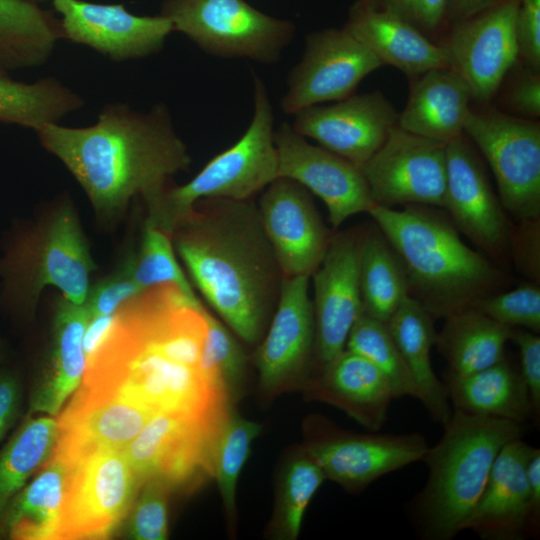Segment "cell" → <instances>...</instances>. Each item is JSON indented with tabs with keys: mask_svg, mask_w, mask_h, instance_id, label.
<instances>
[{
	"mask_svg": "<svg viewBox=\"0 0 540 540\" xmlns=\"http://www.w3.org/2000/svg\"><path fill=\"white\" fill-rule=\"evenodd\" d=\"M155 414L150 408L116 394L78 388L58 419L53 454L76 465L102 450L124 449Z\"/></svg>",
	"mask_w": 540,
	"mask_h": 540,
	"instance_id": "7402d4cb",
	"label": "cell"
},
{
	"mask_svg": "<svg viewBox=\"0 0 540 540\" xmlns=\"http://www.w3.org/2000/svg\"><path fill=\"white\" fill-rule=\"evenodd\" d=\"M261 426L238 415H228L217 439L213 476L218 483L224 508L230 521L234 520L236 488L239 475Z\"/></svg>",
	"mask_w": 540,
	"mask_h": 540,
	"instance_id": "74e56055",
	"label": "cell"
},
{
	"mask_svg": "<svg viewBox=\"0 0 540 540\" xmlns=\"http://www.w3.org/2000/svg\"><path fill=\"white\" fill-rule=\"evenodd\" d=\"M63 38L85 45L115 62L158 53L173 27L169 19L139 16L123 3L102 4L85 0H52Z\"/></svg>",
	"mask_w": 540,
	"mask_h": 540,
	"instance_id": "d6986e66",
	"label": "cell"
},
{
	"mask_svg": "<svg viewBox=\"0 0 540 540\" xmlns=\"http://www.w3.org/2000/svg\"><path fill=\"white\" fill-rule=\"evenodd\" d=\"M506 104L526 119L540 116V75L527 66L518 72L506 94Z\"/></svg>",
	"mask_w": 540,
	"mask_h": 540,
	"instance_id": "681fc988",
	"label": "cell"
},
{
	"mask_svg": "<svg viewBox=\"0 0 540 540\" xmlns=\"http://www.w3.org/2000/svg\"><path fill=\"white\" fill-rule=\"evenodd\" d=\"M518 55L525 65L540 70V0H518L516 12Z\"/></svg>",
	"mask_w": 540,
	"mask_h": 540,
	"instance_id": "7dc6e473",
	"label": "cell"
},
{
	"mask_svg": "<svg viewBox=\"0 0 540 540\" xmlns=\"http://www.w3.org/2000/svg\"><path fill=\"white\" fill-rule=\"evenodd\" d=\"M114 394L155 413L193 418L226 413L227 398L199 367L180 363L156 348L128 320L115 313L104 341Z\"/></svg>",
	"mask_w": 540,
	"mask_h": 540,
	"instance_id": "52a82bcc",
	"label": "cell"
},
{
	"mask_svg": "<svg viewBox=\"0 0 540 540\" xmlns=\"http://www.w3.org/2000/svg\"><path fill=\"white\" fill-rule=\"evenodd\" d=\"M464 135L484 156L499 200L518 220L540 218V125L495 109L471 110Z\"/></svg>",
	"mask_w": 540,
	"mask_h": 540,
	"instance_id": "9c48e42d",
	"label": "cell"
},
{
	"mask_svg": "<svg viewBox=\"0 0 540 540\" xmlns=\"http://www.w3.org/2000/svg\"><path fill=\"white\" fill-rule=\"evenodd\" d=\"M359 286L364 312L383 322L410 295L404 266L377 226L360 238Z\"/></svg>",
	"mask_w": 540,
	"mask_h": 540,
	"instance_id": "836d02e7",
	"label": "cell"
},
{
	"mask_svg": "<svg viewBox=\"0 0 540 540\" xmlns=\"http://www.w3.org/2000/svg\"><path fill=\"white\" fill-rule=\"evenodd\" d=\"M435 346L448 364V371L466 375L485 369L505 358L511 329L470 307L444 318Z\"/></svg>",
	"mask_w": 540,
	"mask_h": 540,
	"instance_id": "1f68e13d",
	"label": "cell"
},
{
	"mask_svg": "<svg viewBox=\"0 0 540 540\" xmlns=\"http://www.w3.org/2000/svg\"><path fill=\"white\" fill-rule=\"evenodd\" d=\"M4 357H5V347H4V344H3V342H2V340L0 338V362L3 361Z\"/></svg>",
	"mask_w": 540,
	"mask_h": 540,
	"instance_id": "11a10c76",
	"label": "cell"
},
{
	"mask_svg": "<svg viewBox=\"0 0 540 540\" xmlns=\"http://www.w3.org/2000/svg\"><path fill=\"white\" fill-rule=\"evenodd\" d=\"M534 450L521 437L502 447L461 531L471 530L484 540H521L531 534L527 463Z\"/></svg>",
	"mask_w": 540,
	"mask_h": 540,
	"instance_id": "cb8c5ba5",
	"label": "cell"
},
{
	"mask_svg": "<svg viewBox=\"0 0 540 540\" xmlns=\"http://www.w3.org/2000/svg\"><path fill=\"white\" fill-rule=\"evenodd\" d=\"M502 0H447L445 22L454 23L481 13Z\"/></svg>",
	"mask_w": 540,
	"mask_h": 540,
	"instance_id": "f5cc1de1",
	"label": "cell"
},
{
	"mask_svg": "<svg viewBox=\"0 0 540 540\" xmlns=\"http://www.w3.org/2000/svg\"><path fill=\"white\" fill-rule=\"evenodd\" d=\"M406 105L397 126L444 144L464 135L471 112V91L452 68H437L411 78Z\"/></svg>",
	"mask_w": 540,
	"mask_h": 540,
	"instance_id": "83f0119b",
	"label": "cell"
},
{
	"mask_svg": "<svg viewBox=\"0 0 540 540\" xmlns=\"http://www.w3.org/2000/svg\"><path fill=\"white\" fill-rule=\"evenodd\" d=\"M28 1H31V2H34V3H40V2H43V1H47V0H28ZM52 1V0H51Z\"/></svg>",
	"mask_w": 540,
	"mask_h": 540,
	"instance_id": "9f6ffc18",
	"label": "cell"
},
{
	"mask_svg": "<svg viewBox=\"0 0 540 540\" xmlns=\"http://www.w3.org/2000/svg\"><path fill=\"white\" fill-rule=\"evenodd\" d=\"M126 523V535L137 540H163L168 534L167 490L169 486L159 478H148Z\"/></svg>",
	"mask_w": 540,
	"mask_h": 540,
	"instance_id": "7bdbcfd3",
	"label": "cell"
},
{
	"mask_svg": "<svg viewBox=\"0 0 540 540\" xmlns=\"http://www.w3.org/2000/svg\"><path fill=\"white\" fill-rule=\"evenodd\" d=\"M518 0H502L469 18L452 23L442 44L450 68L468 85L472 99L488 103L517 61Z\"/></svg>",
	"mask_w": 540,
	"mask_h": 540,
	"instance_id": "2e32d148",
	"label": "cell"
},
{
	"mask_svg": "<svg viewBox=\"0 0 540 540\" xmlns=\"http://www.w3.org/2000/svg\"><path fill=\"white\" fill-rule=\"evenodd\" d=\"M434 320L424 306L409 295L385 323L411 373L417 400L432 419L443 426L453 408L444 383L432 367L431 349L437 337Z\"/></svg>",
	"mask_w": 540,
	"mask_h": 540,
	"instance_id": "f1b7e54d",
	"label": "cell"
},
{
	"mask_svg": "<svg viewBox=\"0 0 540 540\" xmlns=\"http://www.w3.org/2000/svg\"><path fill=\"white\" fill-rule=\"evenodd\" d=\"M442 427V437L422 459L429 473L413 504L416 525L429 540H451L461 532L498 453L523 432L521 424L454 409Z\"/></svg>",
	"mask_w": 540,
	"mask_h": 540,
	"instance_id": "277c9868",
	"label": "cell"
},
{
	"mask_svg": "<svg viewBox=\"0 0 540 540\" xmlns=\"http://www.w3.org/2000/svg\"><path fill=\"white\" fill-rule=\"evenodd\" d=\"M360 238L350 232L332 236L318 268L314 286V353L320 367L341 353L363 313L359 286Z\"/></svg>",
	"mask_w": 540,
	"mask_h": 540,
	"instance_id": "44dd1931",
	"label": "cell"
},
{
	"mask_svg": "<svg viewBox=\"0 0 540 540\" xmlns=\"http://www.w3.org/2000/svg\"><path fill=\"white\" fill-rule=\"evenodd\" d=\"M274 142L278 177L291 179L318 196L326 205L334 228L375 206L359 166L309 143L288 122L274 132Z\"/></svg>",
	"mask_w": 540,
	"mask_h": 540,
	"instance_id": "e0dca14e",
	"label": "cell"
},
{
	"mask_svg": "<svg viewBox=\"0 0 540 540\" xmlns=\"http://www.w3.org/2000/svg\"><path fill=\"white\" fill-rule=\"evenodd\" d=\"M306 453L326 479L360 492L378 478L422 461L428 444L419 433L355 434L326 420L315 423Z\"/></svg>",
	"mask_w": 540,
	"mask_h": 540,
	"instance_id": "4fadbf2b",
	"label": "cell"
},
{
	"mask_svg": "<svg viewBox=\"0 0 540 540\" xmlns=\"http://www.w3.org/2000/svg\"><path fill=\"white\" fill-rule=\"evenodd\" d=\"M383 66L345 28H325L307 35L300 61L291 69L281 100L286 114L354 94L360 82Z\"/></svg>",
	"mask_w": 540,
	"mask_h": 540,
	"instance_id": "5bb4252c",
	"label": "cell"
},
{
	"mask_svg": "<svg viewBox=\"0 0 540 540\" xmlns=\"http://www.w3.org/2000/svg\"><path fill=\"white\" fill-rule=\"evenodd\" d=\"M199 369L227 399L237 391L246 369V355L230 328L208 311Z\"/></svg>",
	"mask_w": 540,
	"mask_h": 540,
	"instance_id": "60d3db41",
	"label": "cell"
},
{
	"mask_svg": "<svg viewBox=\"0 0 540 540\" xmlns=\"http://www.w3.org/2000/svg\"><path fill=\"white\" fill-rule=\"evenodd\" d=\"M490 318L510 328L540 332V287L536 283L490 295L475 305Z\"/></svg>",
	"mask_w": 540,
	"mask_h": 540,
	"instance_id": "b9f144b4",
	"label": "cell"
},
{
	"mask_svg": "<svg viewBox=\"0 0 540 540\" xmlns=\"http://www.w3.org/2000/svg\"><path fill=\"white\" fill-rule=\"evenodd\" d=\"M58 422L41 416L24 421L0 451V518L29 478L52 456Z\"/></svg>",
	"mask_w": 540,
	"mask_h": 540,
	"instance_id": "e575fe53",
	"label": "cell"
},
{
	"mask_svg": "<svg viewBox=\"0 0 540 540\" xmlns=\"http://www.w3.org/2000/svg\"><path fill=\"white\" fill-rule=\"evenodd\" d=\"M443 383L454 410L523 424L534 419L527 386L520 370L505 358L466 375L446 371Z\"/></svg>",
	"mask_w": 540,
	"mask_h": 540,
	"instance_id": "f546056e",
	"label": "cell"
},
{
	"mask_svg": "<svg viewBox=\"0 0 540 540\" xmlns=\"http://www.w3.org/2000/svg\"><path fill=\"white\" fill-rule=\"evenodd\" d=\"M90 315L85 306L61 297L56 304L51 343L30 396L31 413L56 415L83 379V336Z\"/></svg>",
	"mask_w": 540,
	"mask_h": 540,
	"instance_id": "4316f807",
	"label": "cell"
},
{
	"mask_svg": "<svg viewBox=\"0 0 540 540\" xmlns=\"http://www.w3.org/2000/svg\"><path fill=\"white\" fill-rule=\"evenodd\" d=\"M140 485L121 450L83 458L74 466L55 539L107 538L129 512Z\"/></svg>",
	"mask_w": 540,
	"mask_h": 540,
	"instance_id": "30bf717a",
	"label": "cell"
},
{
	"mask_svg": "<svg viewBox=\"0 0 540 540\" xmlns=\"http://www.w3.org/2000/svg\"><path fill=\"white\" fill-rule=\"evenodd\" d=\"M293 115L291 125L297 133L361 167L397 126L399 113L381 91L374 90Z\"/></svg>",
	"mask_w": 540,
	"mask_h": 540,
	"instance_id": "ffe728a7",
	"label": "cell"
},
{
	"mask_svg": "<svg viewBox=\"0 0 540 540\" xmlns=\"http://www.w3.org/2000/svg\"><path fill=\"white\" fill-rule=\"evenodd\" d=\"M307 386L313 398L345 411L371 432L384 426L394 399L381 371L346 348L320 367Z\"/></svg>",
	"mask_w": 540,
	"mask_h": 540,
	"instance_id": "484cf974",
	"label": "cell"
},
{
	"mask_svg": "<svg viewBox=\"0 0 540 540\" xmlns=\"http://www.w3.org/2000/svg\"><path fill=\"white\" fill-rule=\"evenodd\" d=\"M22 390L18 375L9 368L0 369V441L14 425L21 405Z\"/></svg>",
	"mask_w": 540,
	"mask_h": 540,
	"instance_id": "f907efd6",
	"label": "cell"
},
{
	"mask_svg": "<svg viewBox=\"0 0 540 540\" xmlns=\"http://www.w3.org/2000/svg\"><path fill=\"white\" fill-rule=\"evenodd\" d=\"M132 274L131 256L114 273L90 286L85 306L90 318L114 315L125 302L141 293Z\"/></svg>",
	"mask_w": 540,
	"mask_h": 540,
	"instance_id": "ee69618b",
	"label": "cell"
},
{
	"mask_svg": "<svg viewBox=\"0 0 540 540\" xmlns=\"http://www.w3.org/2000/svg\"><path fill=\"white\" fill-rule=\"evenodd\" d=\"M76 209L61 200L38 221L17 227L5 240L0 258L1 304L16 316L33 314L42 291L55 287L83 305L95 270Z\"/></svg>",
	"mask_w": 540,
	"mask_h": 540,
	"instance_id": "5b68a950",
	"label": "cell"
},
{
	"mask_svg": "<svg viewBox=\"0 0 540 540\" xmlns=\"http://www.w3.org/2000/svg\"><path fill=\"white\" fill-rule=\"evenodd\" d=\"M405 20L430 38L444 25L447 0H360Z\"/></svg>",
	"mask_w": 540,
	"mask_h": 540,
	"instance_id": "f6af8a7d",
	"label": "cell"
},
{
	"mask_svg": "<svg viewBox=\"0 0 540 540\" xmlns=\"http://www.w3.org/2000/svg\"><path fill=\"white\" fill-rule=\"evenodd\" d=\"M310 276L283 277L268 332L254 360L262 389L274 394L304 372L315 344Z\"/></svg>",
	"mask_w": 540,
	"mask_h": 540,
	"instance_id": "603a6c76",
	"label": "cell"
},
{
	"mask_svg": "<svg viewBox=\"0 0 540 540\" xmlns=\"http://www.w3.org/2000/svg\"><path fill=\"white\" fill-rule=\"evenodd\" d=\"M345 28L383 65H391L413 78L426 71L450 67L447 49L410 23L386 11L355 0Z\"/></svg>",
	"mask_w": 540,
	"mask_h": 540,
	"instance_id": "d4e9b609",
	"label": "cell"
},
{
	"mask_svg": "<svg viewBox=\"0 0 540 540\" xmlns=\"http://www.w3.org/2000/svg\"><path fill=\"white\" fill-rule=\"evenodd\" d=\"M520 353V373L527 386L534 411V421L540 416V337L522 328H512L510 334Z\"/></svg>",
	"mask_w": 540,
	"mask_h": 540,
	"instance_id": "c3c4849f",
	"label": "cell"
},
{
	"mask_svg": "<svg viewBox=\"0 0 540 540\" xmlns=\"http://www.w3.org/2000/svg\"><path fill=\"white\" fill-rule=\"evenodd\" d=\"M540 218L519 220L509 237V256L533 283L539 284Z\"/></svg>",
	"mask_w": 540,
	"mask_h": 540,
	"instance_id": "bcb514c9",
	"label": "cell"
},
{
	"mask_svg": "<svg viewBox=\"0 0 540 540\" xmlns=\"http://www.w3.org/2000/svg\"><path fill=\"white\" fill-rule=\"evenodd\" d=\"M257 209L283 277H311L332 237L310 192L278 177L263 190Z\"/></svg>",
	"mask_w": 540,
	"mask_h": 540,
	"instance_id": "ac0fdd59",
	"label": "cell"
},
{
	"mask_svg": "<svg viewBox=\"0 0 540 540\" xmlns=\"http://www.w3.org/2000/svg\"><path fill=\"white\" fill-rule=\"evenodd\" d=\"M132 274L142 289L171 285L191 299H199L176 257L171 235L145 224L139 252L131 255Z\"/></svg>",
	"mask_w": 540,
	"mask_h": 540,
	"instance_id": "ab89813d",
	"label": "cell"
},
{
	"mask_svg": "<svg viewBox=\"0 0 540 540\" xmlns=\"http://www.w3.org/2000/svg\"><path fill=\"white\" fill-rule=\"evenodd\" d=\"M443 208L464 234L497 264L509 257L511 225L469 139L446 144V191Z\"/></svg>",
	"mask_w": 540,
	"mask_h": 540,
	"instance_id": "9a60e30c",
	"label": "cell"
},
{
	"mask_svg": "<svg viewBox=\"0 0 540 540\" xmlns=\"http://www.w3.org/2000/svg\"><path fill=\"white\" fill-rule=\"evenodd\" d=\"M345 348L363 356L381 371L394 399H417L411 373L385 322L363 311L349 333Z\"/></svg>",
	"mask_w": 540,
	"mask_h": 540,
	"instance_id": "d590c367",
	"label": "cell"
},
{
	"mask_svg": "<svg viewBox=\"0 0 540 540\" xmlns=\"http://www.w3.org/2000/svg\"><path fill=\"white\" fill-rule=\"evenodd\" d=\"M226 416L193 418L158 412L121 451L140 484L155 477L170 487L198 474L213 476L215 447Z\"/></svg>",
	"mask_w": 540,
	"mask_h": 540,
	"instance_id": "8fae6325",
	"label": "cell"
},
{
	"mask_svg": "<svg viewBox=\"0 0 540 540\" xmlns=\"http://www.w3.org/2000/svg\"><path fill=\"white\" fill-rule=\"evenodd\" d=\"M375 205L443 208L446 144L395 126L360 167Z\"/></svg>",
	"mask_w": 540,
	"mask_h": 540,
	"instance_id": "7c38bea8",
	"label": "cell"
},
{
	"mask_svg": "<svg viewBox=\"0 0 540 540\" xmlns=\"http://www.w3.org/2000/svg\"><path fill=\"white\" fill-rule=\"evenodd\" d=\"M74 466L52 454L4 511L0 536L18 540L55 539Z\"/></svg>",
	"mask_w": 540,
	"mask_h": 540,
	"instance_id": "4dcf8cb0",
	"label": "cell"
},
{
	"mask_svg": "<svg viewBox=\"0 0 540 540\" xmlns=\"http://www.w3.org/2000/svg\"><path fill=\"white\" fill-rule=\"evenodd\" d=\"M436 208L375 205L368 212L400 258L410 296L434 319L475 307L501 292L508 280L494 261L467 246Z\"/></svg>",
	"mask_w": 540,
	"mask_h": 540,
	"instance_id": "3957f363",
	"label": "cell"
},
{
	"mask_svg": "<svg viewBox=\"0 0 540 540\" xmlns=\"http://www.w3.org/2000/svg\"><path fill=\"white\" fill-rule=\"evenodd\" d=\"M42 147L80 184L97 215L114 218L130 200L144 201L191 165L187 146L164 103L139 112L121 102L106 104L86 127L47 124L36 131Z\"/></svg>",
	"mask_w": 540,
	"mask_h": 540,
	"instance_id": "6da1fadb",
	"label": "cell"
},
{
	"mask_svg": "<svg viewBox=\"0 0 540 540\" xmlns=\"http://www.w3.org/2000/svg\"><path fill=\"white\" fill-rule=\"evenodd\" d=\"M114 315L97 316L89 319L83 336L85 358L90 357L107 335Z\"/></svg>",
	"mask_w": 540,
	"mask_h": 540,
	"instance_id": "db71d44e",
	"label": "cell"
},
{
	"mask_svg": "<svg viewBox=\"0 0 540 540\" xmlns=\"http://www.w3.org/2000/svg\"><path fill=\"white\" fill-rule=\"evenodd\" d=\"M527 479L531 495V534L536 535L540 523V449L535 448L527 463Z\"/></svg>",
	"mask_w": 540,
	"mask_h": 540,
	"instance_id": "816d5d0a",
	"label": "cell"
},
{
	"mask_svg": "<svg viewBox=\"0 0 540 540\" xmlns=\"http://www.w3.org/2000/svg\"><path fill=\"white\" fill-rule=\"evenodd\" d=\"M49 13L28 0H0V70L28 60L43 41Z\"/></svg>",
	"mask_w": 540,
	"mask_h": 540,
	"instance_id": "8d00e7d4",
	"label": "cell"
},
{
	"mask_svg": "<svg viewBox=\"0 0 540 540\" xmlns=\"http://www.w3.org/2000/svg\"><path fill=\"white\" fill-rule=\"evenodd\" d=\"M254 110L248 128L229 148L213 157L189 182L165 187L145 201V224L170 234L202 199H251L278 178L274 114L263 80L252 72Z\"/></svg>",
	"mask_w": 540,
	"mask_h": 540,
	"instance_id": "8992f818",
	"label": "cell"
},
{
	"mask_svg": "<svg viewBox=\"0 0 540 540\" xmlns=\"http://www.w3.org/2000/svg\"><path fill=\"white\" fill-rule=\"evenodd\" d=\"M325 479L322 469L305 450L287 465L281 478L275 512L278 536L286 539L298 536L305 511Z\"/></svg>",
	"mask_w": 540,
	"mask_h": 540,
	"instance_id": "f35d334b",
	"label": "cell"
},
{
	"mask_svg": "<svg viewBox=\"0 0 540 540\" xmlns=\"http://www.w3.org/2000/svg\"><path fill=\"white\" fill-rule=\"evenodd\" d=\"M84 104L82 96L55 77L25 83L0 70V122L36 132L47 124L59 123Z\"/></svg>",
	"mask_w": 540,
	"mask_h": 540,
	"instance_id": "d6a6232c",
	"label": "cell"
},
{
	"mask_svg": "<svg viewBox=\"0 0 540 540\" xmlns=\"http://www.w3.org/2000/svg\"><path fill=\"white\" fill-rule=\"evenodd\" d=\"M159 14L205 53L264 64L280 60L296 31L245 0H164Z\"/></svg>",
	"mask_w": 540,
	"mask_h": 540,
	"instance_id": "ba28073f",
	"label": "cell"
},
{
	"mask_svg": "<svg viewBox=\"0 0 540 540\" xmlns=\"http://www.w3.org/2000/svg\"><path fill=\"white\" fill-rule=\"evenodd\" d=\"M189 279L221 320L248 344L260 341L283 275L249 199L199 200L172 231Z\"/></svg>",
	"mask_w": 540,
	"mask_h": 540,
	"instance_id": "7a4b0ae2",
	"label": "cell"
}]
</instances>
